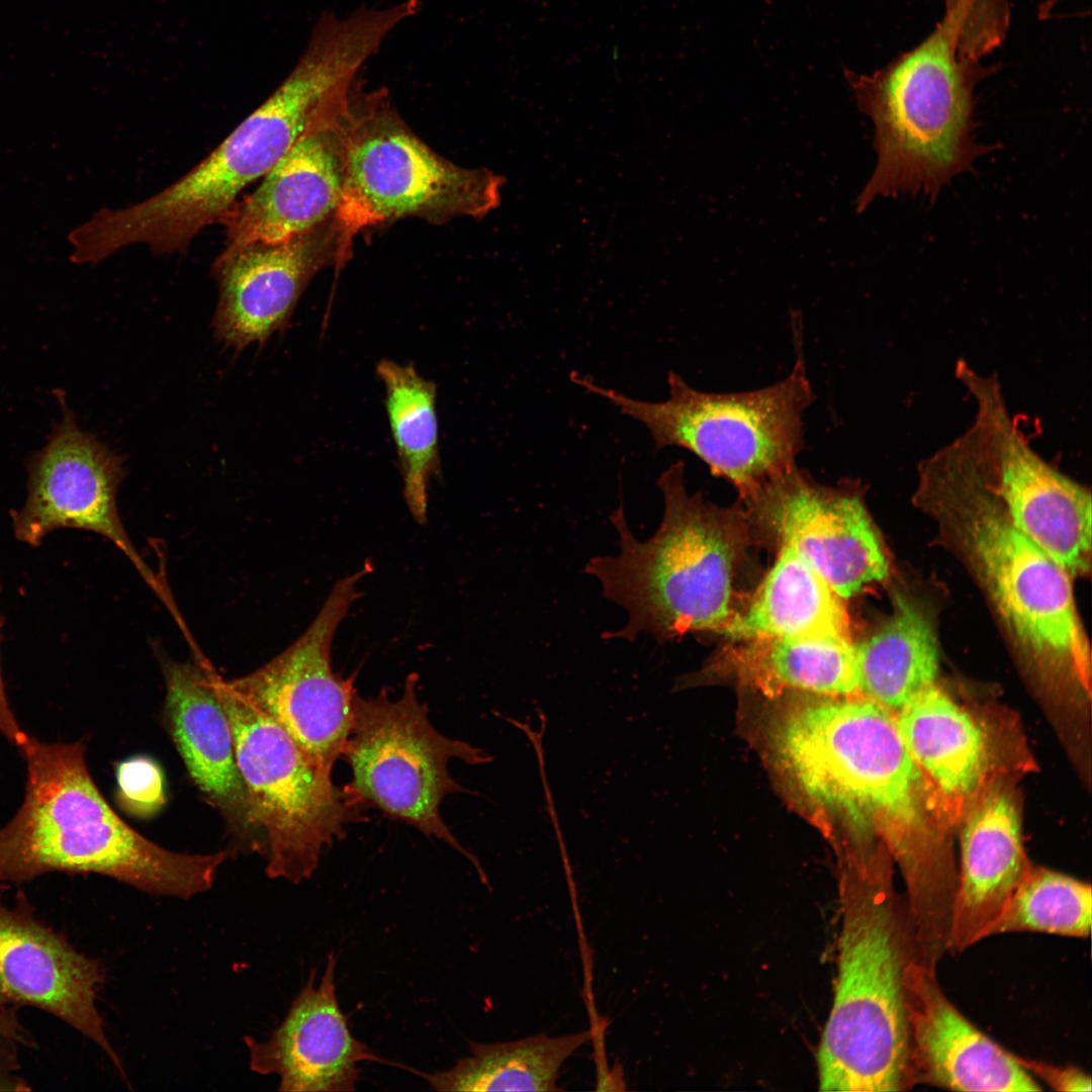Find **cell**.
<instances>
[{"mask_svg": "<svg viewBox=\"0 0 1092 1092\" xmlns=\"http://www.w3.org/2000/svg\"><path fill=\"white\" fill-rule=\"evenodd\" d=\"M913 503L976 579L1019 659L1089 692L1091 652L1072 577L1019 531L979 471L948 442L917 466Z\"/></svg>", "mask_w": 1092, "mask_h": 1092, "instance_id": "6da1fadb", "label": "cell"}, {"mask_svg": "<svg viewBox=\"0 0 1092 1092\" xmlns=\"http://www.w3.org/2000/svg\"><path fill=\"white\" fill-rule=\"evenodd\" d=\"M361 66L346 41L311 37L284 82L200 164L146 200L101 209L75 229L71 260L94 264L132 245L157 255L186 251L203 229L223 221L243 189L264 177L320 115L351 96Z\"/></svg>", "mask_w": 1092, "mask_h": 1092, "instance_id": "7a4b0ae2", "label": "cell"}, {"mask_svg": "<svg viewBox=\"0 0 1092 1092\" xmlns=\"http://www.w3.org/2000/svg\"><path fill=\"white\" fill-rule=\"evenodd\" d=\"M18 749L27 767L25 793L0 828V882L19 885L60 872L102 875L180 899L211 889L229 852H175L132 829L93 781L82 741L28 736Z\"/></svg>", "mask_w": 1092, "mask_h": 1092, "instance_id": "3957f363", "label": "cell"}, {"mask_svg": "<svg viewBox=\"0 0 1092 1092\" xmlns=\"http://www.w3.org/2000/svg\"><path fill=\"white\" fill-rule=\"evenodd\" d=\"M832 1006L817 1052L822 1091L915 1087L905 1000L916 943L905 898L880 867H857L840 891Z\"/></svg>", "mask_w": 1092, "mask_h": 1092, "instance_id": "277c9868", "label": "cell"}, {"mask_svg": "<svg viewBox=\"0 0 1092 1092\" xmlns=\"http://www.w3.org/2000/svg\"><path fill=\"white\" fill-rule=\"evenodd\" d=\"M684 476L679 460L658 477L664 510L648 540L634 536L620 504L610 516L619 554L596 556L585 564L603 596L628 615L627 624L605 632L604 639L634 641L645 633L665 642L687 633H720L733 616V575L747 542V515L689 493Z\"/></svg>", "mask_w": 1092, "mask_h": 1092, "instance_id": "5b68a950", "label": "cell"}, {"mask_svg": "<svg viewBox=\"0 0 1092 1092\" xmlns=\"http://www.w3.org/2000/svg\"><path fill=\"white\" fill-rule=\"evenodd\" d=\"M776 743L810 798L872 821L896 858L928 848L929 782L908 753L894 712L866 697L812 701L786 717Z\"/></svg>", "mask_w": 1092, "mask_h": 1092, "instance_id": "8992f818", "label": "cell"}, {"mask_svg": "<svg viewBox=\"0 0 1092 1092\" xmlns=\"http://www.w3.org/2000/svg\"><path fill=\"white\" fill-rule=\"evenodd\" d=\"M943 23L918 47L853 88L874 124L875 170L856 199L858 213L878 197L928 196L996 147L976 143L974 77ZM961 55V54H960Z\"/></svg>", "mask_w": 1092, "mask_h": 1092, "instance_id": "52a82bcc", "label": "cell"}, {"mask_svg": "<svg viewBox=\"0 0 1092 1092\" xmlns=\"http://www.w3.org/2000/svg\"><path fill=\"white\" fill-rule=\"evenodd\" d=\"M571 379L643 424L656 449L688 450L714 475L730 481L743 498L796 466L805 445L803 415L815 399L801 349L786 378L741 392L701 391L669 371L668 397L653 402L576 373Z\"/></svg>", "mask_w": 1092, "mask_h": 1092, "instance_id": "ba28073f", "label": "cell"}, {"mask_svg": "<svg viewBox=\"0 0 1092 1092\" xmlns=\"http://www.w3.org/2000/svg\"><path fill=\"white\" fill-rule=\"evenodd\" d=\"M504 183L490 170L463 168L435 153L390 108L382 91L361 93L334 214L342 259L360 231L385 221L482 218L500 204Z\"/></svg>", "mask_w": 1092, "mask_h": 1092, "instance_id": "9c48e42d", "label": "cell"}, {"mask_svg": "<svg viewBox=\"0 0 1092 1092\" xmlns=\"http://www.w3.org/2000/svg\"><path fill=\"white\" fill-rule=\"evenodd\" d=\"M232 729L255 830L264 834L266 875L292 884L309 879L324 849L363 815L344 789L313 763L271 717L209 669Z\"/></svg>", "mask_w": 1092, "mask_h": 1092, "instance_id": "30bf717a", "label": "cell"}, {"mask_svg": "<svg viewBox=\"0 0 1092 1092\" xmlns=\"http://www.w3.org/2000/svg\"><path fill=\"white\" fill-rule=\"evenodd\" d=\"M418 679L416 673H411L396 700L386 690L372 698L356 693L352 727L342 752L352 780L343 789L359 808H376L446 842L473 863L488 886L477 857L448 828L440 806L447 796L468 792L449 772L452 758L480 764L490 762L492 757L435 729L427 705L418 698Z\"/></svg>", "mask_w": 1092, "mask_h": 1092, "instance_id": "8fae6325", "label": "cell"}, {"mask_svg": "<svg viewBox=\"0 0 1092 1092\" xmlns=\"http://www.w3.org/2000/svg\"><path fill=\"white\" fill-rule=\"evenodd\" d=\"M967 392L974 402L973 421L952 443L979 471L1019 531L1072 578L1088 574L1090 489L1031 447L1011 414L998 376L973 379Z\"/></svg>", "mask_w": 1092, "mask_h": 1092, "instance_id": "7c38bea8", "label": "cell"}, {"mask_svg": "<svg viewBox=\"0 0 1092 1092\" xmlns=\"http://www.w3.org/2000/svg\"><path fill=\"white\" fill-rule=\"evenodd\" d=\"M371 565L338 580L306 631L259 669L228 680L230 686L277 722L305 755L332 774L353 722L354 675L332 667V645L341 622L361 596L359 580Z\"/></svg>", "mask_w": 1092, "mask_h": 1092, "instance_id": "4fadbf2b", "label": "cell"}, {"mask_svg": "<svg viewBox=\"0 0 1092 1092\" xmlns=\"http://www.w3.org/2000/svg\"><path fill=\"white\" fill-rule=\"evenodd\" d=\"M122 459L81 430L67 411L48 443L28 463L27 497L11 512L16 539L39 546L54 530L97 533L130 560L146 582L174 611L164 581L158 579L129 539L116 506L123 477Z\"/></svg>", "mask_w": 1092, "mask_h": 1092, "instance_id": "5bb4252c", "label": "cell"}, {"mask_svg": "<svg viewBox=\"0 0 1092 1092\" xmlns=\"http://www.w3.org/2000/svg\"><path fill=\"white\" fill-rule=\"evenodd\" d=\"M744 499L780 546L801 555L842 600L887 577L888 558L857 486H823L794 466Z\"/></svg>", "mask_w": 1092, "mask_h": 1092, "instance_id": "9a60e30c", "label": "cell"}, {"mask_svg": "<svg viewBox=\"0 0 1092 1092\" xmlns=\"http://www.w3.org/2000/svg\"><path fill=\"white\" fill-rule=\"evenodd\" d=\"M359 93L320 115L221 222L224 249L279 243L334 216L343 192L349 131Z\"/></svg>", "mask_w": 1092, "mask_h": 1092, "instance_id": "2e32d148", "label": "cell"}, {"mask_svg": "<svg viewBox=\"0 0 1092 1092\" xmlns=\"http://www.w3.org/2000/svg\"><path fill=\"white\" fill-rule=\"evenodd\" d=\"M342 261L334 216L284 242L223 249L212 265L218 288L212 321L216 338L238 351L263 345L288 325L311 278Z\"/></svg>", "mask_w": 1092, "mask_h": 1092, "instance_id": "e0dca14e", "label": "cell"}, {"mask_svg": "<svg viewBox=\"0 0 1092 1092\" xmlns=\"http://www.w3.org/2000/svg\"><path fill=\"white\" fill-rule=\"evenodd\" d=\"M103 981L100 963L77 951L33 914L25 897L8 907L0 900V1011L31 1006L91 1039L125 1078L96 1006Z\"/></svg>", "mask_w": 1092, "mask_h": 1092, "instance_id": "ac0fdd59", "label": "cell"}, {"mask_svg": "<svg viewBox=\"0 0 1092 1092\" xmlns=\"http://www.w3.org/2000/svg\"><path fill=\"white\" fill-rule=\"evenodd\" d=\"M337 958L327 959L317 985L312 970L280 1025L266 1040L245 1036L249 1065L260 1075H276L279 1091H354L364 1061L397 1065L379 1058L352 1034L335 984Z\"/></svg>", "mask_w": 1092, "mask_h": 1092, "instance_id": "d6986e66", "label": "cell"}, {"mask_svg": "<svg viewBox=\"0 0 1092 1092\" xmlns=\"http://www.w3.org/2000/svg\"><path fill=\"white\" fill-rule=\"evenodd\" d=\"M905 1000L915 1086L952 1091L1041 1090L1015 1055L978 1029L948 1000L936 971L911 962L906 971Z\"/></svg>", "mask_w": 1092, "mask_h": 1092, "instance_id": "ffe728a7", "label": "cell"}, {"mask_svg": "<svg viewBox=\"0 0 1092 1092\" xmlns=\"http://www.w3.org/2000/svg\"><path fill=\"white\" fill-rule=\"evenodd\" d=\"M161 662L168 726L190 778L238 836L251 837L255 828L248 794L210 665L204 659L192 664L166 657Z\"/></svg>", "mask_w": 1092, "mask_h": 1092, "instance_id": "44dd1931", "label": "cell"}, {"mask_svg": "<svg viewBox=\"0 0 1092 1092\" xmlns=\"http://www.w3.org/2000/svg\"><path fill=\"white\" fill-rule=\"evenodd\" d=\"M1020 827L1016 803L1003 788L984 793L968 813L962 831L950 953L963 952L988 937L1028 869Z\"/></svg>", "mask_w": 1092, "mask_h": 1092, "instance_id": "7402d4cb", "label": "cell"}, {"mask_svg": "<svg viewBox=\"0 0 1092 1092\" xmlns=\"http://www.w3.org/2000/svg\"><path fill=\"white\" fill-rule=\"evenodd\" d=\"M895 718L908 753L941 797L959 802L974 795L986 774L988 745L965 709L933 684Z\"/></svg>", "mask_w": 1092, "mask_h": 1092, "instance_id": "603a6c76", "label": "cell"}, {"mask_svg": "<svg viewBox=\"0 0 1092 1092\" xmlns=\"http://www.w3.org/2000/svg\"><path fill=\"white\" fill-rule=\"evenodd\" d=\"M720 634L734 642L824 634L850 636L842 599L801 555L784 545L748 608L733 615Z\"/></svg>", "mask_w": 1092, "mask_h": 1092, "instance_id": "cb8c5ba5", "label": "cell"}, {"mask_svg": "<svg viewBox=\"0 0 1092 1092\" xmlns=\"http://www.w3.org/2000/svg\"><path fill=\"white\" fill-rule=\"evenodd\" d=\"M722 658L739 676L766 689L788 688L826 697L858 692L855 644L824 634L737 641Z\"/></svg>", "mask_w": 1092, "mask_h": 1092, "instance_id": "d4e9b609", "label": "cell"}, {"mask_svg": "<svg viewBox=\"0 0 1092 1092\" xmlns=\"http://www.w3.org/2000/svg\"><path fill=\"white\" fill-rule=\"evenodd\" d=\"M858 692L892 712L935 684L939 653L926 615L897 595L892 616L855 644Z\"/></svg>", "mask_w": 1092, "mask_h": 1092, "instance_id": "484cf974", "label": "cell"}, {"mask_svg": "<svg viewBox=\"0 0 1092 1092\" xmlns=\"http://www.w3.org/2000/svg\"><path fill=\"white\" fill-rule=\"evenodd\" d=\"M593 1037L590 1028L561 1036L539 1033L506 1042L471 1041L470 1055L454 1067L413 1072L437 1091H558L561 1067Z\"/></svg>", "mask_w": 1092, "mask_h": 1092, "instance_id": "4316f807", "label": "cell"}, {"mask_svg": "<svg viewBox=\"0 0 1092 1092\" xmlns=\"http://www.w3.org/2000/svg\"><path fill=\"white\" fill-rule=\"evenodd\" d=\"M376 374L384 387V405L413 518L427 521L429 485L440 471L436 384L413 364L383 359Z\"/></svg>", "mask_w": 1092, "mask_h": 1092, "instance_id": "83f0119b", "label": "cell"}, {"mask_svg": "<svg viewBox=\"0 0 1092 1092\" xmlns=\"http://www.w3.org/2000/svg\"><path fill=\"white\" fill-rule=\"evenodd\" d=\"M1092 923L1089 884L1043 868L1028 867L988 937L1007 932H1044L1088 937Z\"/></svg>", "mask_w": 1092, "mask_h": 1092, "instance_id": "f1b7e54d", "label": "cell"}, {"mask_svg": "<svg viewBox=\"0 0 1092 1092\" xmlns=\"http://www.w3.org/2000/svg\"><path fill=\"white\" fill-rule=\"evenodd\" d=\"M944 24L954 35L959 52L977 57L1000 40L1005 27L1003 0H945Z\"/></svg>", "mask_w": 1092, "mask_h": 1092, "instance_id": "f546056e", "label": "cell"}, {"mask_svg": "<svg viewBox=\"0 0 1092 1092\" xmlns=\"http://www.w3.org/2000/svg\"><path fill=\"white\" fill-rule=\"evenodd\" d=\"M117 801L128 813L139 817L156 814L166 803L162 771L156 762L134 757L116 767Z\"/></svg>", "mask_w": 1092, "mask_h": 1092, "instance_id": "4dcf8cb0", "label": "cell"}, {"mask_svg": "<svg viewBox=\"0 0 1092 1092\" xmlns=\"http://www.w3.org/2000/svg\"><path fill=\"white\" fill-rule=\"evenodd\" d=\"M1016 1060L1026 1072L1031 1076L1034 1075L1054 1090L1065 1092L1091 1091L1090 1076L1078 1068L1058 1067L1042 1061L1017 1056Z\"/></svg>", "mask_w": 1092, "mask_h": 1092, "instance_id": "1f68e13d", "label": "cell"}, {"mask_svg": "<svg viewBox=\"0 0 1092 1092\" xmlns=\"http://www.w3.org/2000/svg\"><path fill=\"white\" fill-rule=\"evenodd\" d=\"M17 1044L15 1039L0 1034V1091L30 1090L27 1083L15 1075L18 1069Z\"/></svg>", "mask_w": 1092, "mask_h": 1092, "instance_id": "d6a6232c", "label": "cell"}, {"mask_svg": "<svg viewBox=\"0 0 1092 1092\" xmlns=\"http://www.w3.org/2000/svg\"><path fill=\"white\" fill-rule=\"evenodd\" d=\"M1 592V582H0ZM4 624L3 617L0 615V641H1V628ZM0 733L12 744L20 747L28 738L20 727L15 718L13 711L10 707V703L7 699L5 692V685L3 681L1 661H0Z\"/></svg>", "mask_w": 1092, "mask_h": 1092, "instance_id": "836d02e7", "label": "cell"}, {"mask_svg": "<svg viewBox=\"0 0 1092 1092\" xmlns=\"http://www.w3.org/2000/svg\"><path fill=\"white\" fill-rule=\"evenodd\" d=\"M16 1007L0 1011V1034L15 1039L19 1044L33 1046L30 1033L23 1027L17 1016Z\"/></svg>", "mask_w": 1092, "mask_h": 1092, "instance_id": "e575fe53", "label": "cell"}]
</instances>
